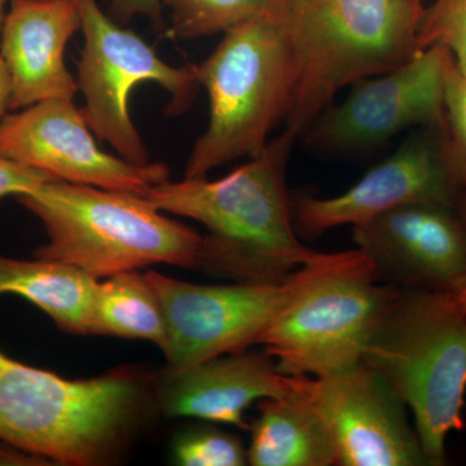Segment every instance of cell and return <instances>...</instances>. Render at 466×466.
Listing matches in <instances>:
<instances>
[{"mask_svg": "<svg viewBox=\"0 0 466 466\" xmlns=\"http://www.w3.org/2000/svg\"><path fill=\"white\" fill-rule=\"evenodd\" d=\"M297 139L284 128L260 155L225 177L167 180L143 198L158 210L207 227L198 269L236 283H284L318 254L297 236L285 186Z\"/></svg>", "mask_w": 466, "mask_h": 466, "instance_id": "1", "label": "cell"}, {"mask_svg": "<svg viewBox=\"0 0 466 466\" xmlns=\"http://www.w3.org/2000/svg\"><path fill=\"white\" fill-rule=\"evenodd\" d=\"M174 459L184 466H242L247 450L238 437L216 426H200L180 434L174 444Z\"/></svg>", "mask_w": 466, "mask_h": 466, "instance_id": "22", "label": "cell"}, {"mask_svg": "<svg viewBox=\"0 0 466 466\" xmlns=\"http://www.w3.org/2000/svg\"><path fill=\"white\" fill-rule=\"evenodd\" d=\"M81 26L76 0H9L0 32V56L11 78L9 110L75 99L78 84L64 54Z\"/></svg>", "mask_w": 466, "mask_h": 466, "instance_id": "15", "label": "cell"}, {"mask_svg": "<svg viewBox=\"0 0 466 466\" xmlns=\"http://www.w3.org/2000/svg\"><path fill=\"white\" fill-rule=\"evenodd\" d=\"M456 208H458L460 217H461L466 228V189H464V191H459L458 198H456ZM462 294H464L466 300V288Z\"/></svg>", "mask_w": 466, "mask_h": 466, "instance_id": "28", "label": "cell"}, {"mask_svg": "<svg viewBox=\"0 0 466 466\" xmlns=\"http://www.w3.org/2000/svg\"><path fill=\"white\" fill-rule=\"evenodd\" d=\"M48 460L41 456L34 455L25 450L11 446V444H0V465H47Z\"/></svg>", "mask_w": 466, "mask_h": 466, "instance_id": "26", "label": "cell"}, {"mask_svg": "<svg viewBox=\"0 0 466 466\" xmlns=\"http://www.w3.org/2000/svg\"><path fill=\"white\" fill-rule=\"evenodd\" d=\"M424 11V0H289L297 86L285 130L302 137L343 87L412 60Z\"/></svg>", "mask_w": 466, "mask_h": 466, "instance_id": "3", "label": "cell"}, {"mask_svg": "<svg viewBox=\"0 0 466 466\" xmlns=\"http://www.w3.org/2000/svg\"><path fill=\"white\" fill-rule=\"evenodd\" d=\"M290 293L257 345L284 376H329L357 366L395 288L360 249L318 253L288 279Z\"/></svg>", "mask_w": 466, "mask_h": 466, "instance_id": "6", "label": "cell"}, {"mask_svg": "<svg viewBox=\"0 0 466 466\" xmlns=\"http://www.w3.org/2000/svg\"><path fill=\"white\" fill-rule=\"evenodd\" d=\"M146 275L164 309L168 372L257 345L290 293L289 280L202 285Z\"/></svg>", "mask_w": 466, "mask_h": 466, "instance_id": "11", "label": "cell"}, {"mask_svg": "<svg viewBox=\"0 0 466 466\" xmlns=\"http://www.w3.org/2000/svg\"><path fill=\"white\" fill-rule=\"evenodd\" d=\"M97 288V279L67 263L0 256V296L30 300L64 332L90 336Z\"/></svg>", "mask_w": 466, "mask_h": 466, "instance_id": "18", "label": "cell"}, {"mask_svg": "<svg viewBox=\"0 0 466 466\" xmlns=\"http://www.w3.org/2000/svg\"><path fill=\"white\" fill-rule=\"evenodd\" d=\"M458 188L441 155V131L412 135L397 152L333 198L302 196L291 202L296 229L309 238L342 226H359L410 204L456 207Z\"/></svg>", "mask_w": 466, "mask_h": 466, "instance_id": "14", "label": "cell"}, {"mask_svg": "<svg viewBox=\"0 0 466 466\" xmlns=\"http://www.w3.org/2000/svg\"><path fill=\"white\" fill-rule=\"evenodd\" d=\"M444 115L441 155L458 191L466 189V76L449 55L444 69Z\"/></svg>", "mask_w": 466, "mask_h": 466, "instance_id": "21", "label": "cell"}, {"mask_svg": "<svg viewBox=\"0 0 466 466\" xmlns=\"http://www.w3.org/2000/svg\"><path fill=\"white\" fill-rule=\"evenodd\" d=\"M383 283L398 289L458 291L466 288V228L456 207L410 204L354 227Z\"/></svg>", "mask_w": 466, "mask_h": 466, "instance_id": "13", "label": "cell"}, {"mask_svg": "<svg viewBox=\"0 0 466 466\" xmlns=\"http://www.w3.org/2000/svg\"><path fill=\"white\" fill-rule=\"evenodd\" d=\"M223 34L213 54L196 66L210 119L193 146L186 177L260 155L293 106L297 67L281 17L253 18Z\"/></svg>", "mask_w": 466, "mask_h": 466, "instance_id": "7", "label": "cell"}, {"mask_svg": "<svg viewBox=\"0 0 466 466\" xmlns=\"http://www.w3.org/2000/svg\"><path fill=\"white\" fill-rule=\"evenodd\" d=\"M143 403L142 385L126 370L66 380L0 350V441L51 464L110 461L133 431Z\"/></svg>", "mask_w": 466, "mask_h": 466, "instance_id": "4", "label": "cell"}, {"mask_svg": "<svg viewBox=\"0 0 466 466\" xmlns=\"http://www.w3.org/2000/svg\"><path fill=\"white\" fill-rule=\"evenodd\" d=\"M323 420L339 466H431L408 408L364 361L329 376H288Z\"/></svg>", "mask_w": 466, "mask_h": 466, "instance_id": "10", "label": "cell"}, {"mask_svg": "<svg viewBox=\"0 0 466 466\" xmlns=\"http://www.w3.org/2000/svg\"><path fill=\"white\" fill-rule=\"evenodd\" d=\"M54 179L56 177L0 156V198L26 195Z\"/></svg>", "mask_w": 466, "mask_h": 466, "instance_id": "24", "label": "cell"}, {"mask_svg": "<svg viewBox=\"0 0 466 466\" xmlns=\"http://www.w3.org/2000/svg\"><path fill=\"white\" fill-rule=\"evenodd\" d=\"M5 0H0V32H2V26H3V20H5Z\"/></svg>", "mask_w": 466, "mask_h": 466, "instance_id": "29", "label": "cell"}, {"mask_svg": "<svg viewBox=\"0 0 466 466\" xmlns=\"http://www.w3.org/2000/svg\"><path fill=\"white\" fill-rule=\"evenodd\" d=\"M5 2H9V0H5Z\"/></svg>", "mask_w": 466, "mask_h": 466, "instance_id": "30", "label": "cell"}, {"mask_svg": "<svg viewBox=\"0 0 466 466\" xmlns=\"http://www.w3.org/2000/svg\"><path fill=\"white\" fill-rule=\"evenodd\" d=\"M16 200L47 232L35 258L78 267L97 280L159 263L198 268L200 233L143 196L54 179Z\"/></svg>", "mask_w": 466, "mask_h": 466, "instance_id": "5", "label": "cell"}, {"mask_svg": "<svg viewBox=\"0 0 466 466\" xmlns=\"http://www.w3.org/2000/svg\"><path fill=\"white\" fill-rule=\"evenodd\" d=\"M76 5L85 35L76 84L85 95L86 122L119 157L148 165V150L128 113V96L137 86L156 82L171 95L168 115H182L200 87L196 66L165 63L152 46L104 14L96 0H76Z\"/></svg>", "mask_w": 466, "mask_h": 466, "instance_id": "8", "label": "cell"}, {"mask_svg": "<svg viewBox=\"0 0 466 466\" xmlns=\"http://www.w3.org/2000/svg\"><path fill=\"white\" fill-rule=\"evenodd\" d=\"M11 100V78L5 60L0 56V121L7 115Z\"/></svg>", "mask_w": 466, "mask_h": 466, "instance_id": "27", "label": "cell"}, {"mask_svg": "<svg viewBox=\"0 0 466 466\" xmlns=\"http://www.w3.org/2000/svg\"><path fill=\"white\" fill-rule=\"evenodd\" d=\"M420 51L441 46L466 76V0H434L425 7L417 33Z\"/></svg>", "mask_w": 466, "mask_h": 466, "instance_id": "23", "label": "cell"}, {"mask_svg": "<svg viewBox=\"0 0 466 466\" xmlns=\"http://www.w3.org/2000/svg\"><path fill=\"white\" fill-rule=\"evenodd\" d=\"M0 156L63 182L139 196L170 179L165 164L142 167L99 148L82 109L69 97L41 101L3 116Z\"/></svg>", "mask_w": 466, "mask_h": 466, "instance_id": "12", "label": "cell"}, {"mask_svg": "<svg viewBox=\"0 0 466 466\" xmlns=\"http://www.w3.org/2000/svg\"><path fill=\"white\" fill-rule=\"evenodd\" d=\"M450 51L433 46L383 75L351 86L302 135L318 153L342 155L377 149L410 127L444 130V69Z\"/></svg>", "mask_w": 466, "mask_h": 466, "instance_id": "9", "label": "cell"}, {"mask_svg": "<svg viewBox=\"0 0 466 466\" xmlns=\"http://www.w3.org/2000/svg\"><path fill=\"white\" fill-rule=\"evenodd\" d=\"M363 361L412 413L429 465L446 464L447 440L464 428V294L395 288Z\"/></svg>", "mask_w": 466, "mask_h": 466, "instance_id": "2", "label": "cell"}, {"mask_svg": "<svg viewBox=\"0 0 466 466\" xmlns=\"http://www.w3.org/2000/svg\"><path fill=\"white\" fill-rule=\"evenodd\" d=\"M90 336L144 339L165 349L164 309L146 274L134 269L110 276L99 283Z\"/></svg>", "mask_w": 466, "mask_h": 466, "instance_id": "19", "label": "cell"}, {"mask_svg": "<svg viewBox=\"0 0 466 466\" xmlns=\"http://www.w3.org/2000/svg\"><path fill=\"white\" fill-rule=\"evenodd\" d=\"M289 0H161L170 14V33L196 39L226 33L258 17H283Z\"/></svg>", "mask_w": 466, "mask_h": 466, "instance_id": "20", "label": "cell"}, {"mask_svg": "<svg viewBox=\"0 0 466 466\" xmlns=\"http://www.w3.org/2000/svg\"><path fill=\"white\" fill-rule=\"evenodd\" d=\"M258 417L249 426L248 464L337 465L336 449L323 420L290 385L287 394L258 401Z\"/></svg>", "mask_w": 466, "mask_h": 466, "instance_id": "17", "label": "cell"}, {"mask_svg": "<svg viewBox=\"0 0 466 466\" xmlns=\"http://www.w3.org/2000/svg\"><path fill=\"white\" fill-rule=\"evenodd\" d=\"M288 390V376L279 372L271 355L265 350H244L177 372L167 370L159 401L168 416L248 429L244 413L251 404Z\"/></svg>", "mask_w": 466, "mask_h": 466, "instance_id": "16", "label": "cell"}, {"mask_svg": "<svg viewBox=\"0 0 466 466\" xmlns=\"http://www.w3.org/2000/svg\"><path fill=\"white\" fill-rule=\"evenodd\" d=\"M162 8L161 0H110V12L121 23H127L135 16L146 15L156 24H161Z\"/></svg>", "mask_w": 466, "mask_h": 466, "instance_id": "25", "label": "cell"}]
</instances>
